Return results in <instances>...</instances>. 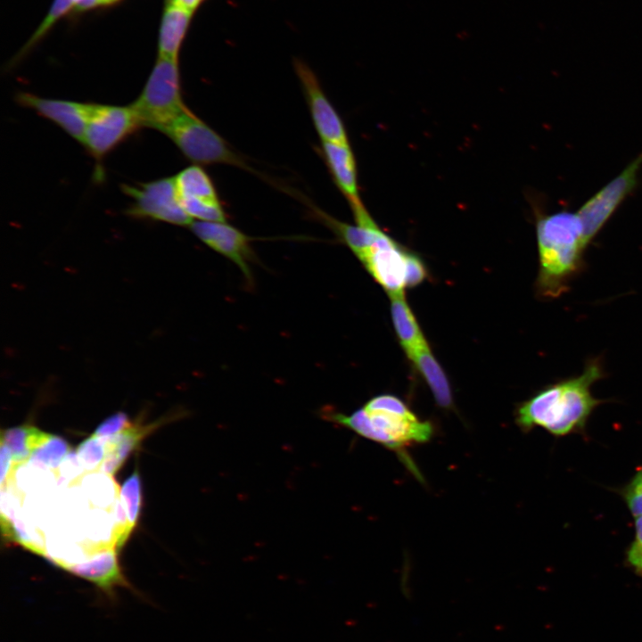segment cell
<instances>
[{
  "label": "cell",
  "mask_w": 642,
  "mask_h": 642,
  "mask_svg": "<svg viewBox=\"0 0 642 642\" xmlns=\"http://www.w3.org/2000/svg\"><path fill=\"white\" fill-rule=\"evenodd\" d=\"M190 228L207 246L233 261L252 284L251 263L255 256L248 235L226 222L195 220Z\"/></svg>",
  "instance_id": "cell-9"
},
{
  "label": "cell",
  "mask_w": 642,
  "mask_h": 642,
  "mask_svg": "<svg viewBox=\"0 0 642 642\" xmlns=\"http://www.w3.org/2000/svg\"><path fill=\"white\" fill-rule=\"evenodd\" d=\"M103 4V0H80L75 4V7L78 11H83Z\"/></svg>",
  "instance_id": "cell-33"
},
{
  "label": "cell",
  "mask_w": 642,
  "mask_h": 642,
  "mask_svg": "<svg viewBox=\"0 0 642 642\" xmlns=\"http://www.w3.org/2000/svg\"><path fill=\"white\" fill-rule=\"evenodd\" d=\"M142 127L160 130L187 106L182 97L177 61L158 58L141 94L130 104Z\"/></svg>",
  "instance_id": "cell-5"
},
{
  "label": "cell",
  "mask_w": 642,
  "mask_h": 642,
  "mask_svg": "<svg viewBox=\"0 0 642 642\" xmlns=\"http://www.w3.org/2000/svg\"><path fill=\"white\" fill-rule=\"evenodd\" d=\"M70 450V448L64 440L53 435L32 453L30 460L37 465L55 469Z\"/></svg>",
  "instance_id": "cell-22"
},
{
  "label": "cell",
  "mask_w": 642,
  "mask_h": 642,
  "mask_svg": "<svg viewBox=\"0 0 642 642\" xmlns=\"http://www.w3.org/2000/svg\"><path fill=\"white\" fill-rule=\"evenodd\" d=\"M407 251L383 231L358 259L389 295L404 292Z\"/></svg>",
  "instance_id": "cell-10"
},
{
  "label": "cell",
  "mask_w": 642,
  "mask_h": 642,
  "mask_svg": "<svg viewBox=\"0 0 642 642\" xmlns=\"http://www.w3.org/2000/svg\"><path fill=\"white\" fill-rule=\"evenodd\" d=\"M160 132L196 165L226 164L250 169L227 142L187 107Z\"/></svg>",
  "instance_id": "cell-4"
},
{
  "label": "cell",
  "mask_w": 642,
  "mask_h": 642,
  "mask_svg": "<svg viewBox=\"0 0 642 642\" xmlns=\"http://www.w3.org/2000/svg\"><path fill=\"white\" fill-rule=\"evenodd\" d=\"M52 436L36 427L23 425L2 431L1 442L10 449L13 465H20Z\"/></svg>",
  "instance_id": "cell-20"
},
{
  "label": "cell",
  "mask_w": 642,
  "mask_h": 642,
  "mask_svg": "<svg viewBox=\"0 0 642 642\" xmlns=\"http://www.w3.org/2000/svg\"><path fill=\"white\" fill-rule=\"evenodd\" d=\"M126 514L131 530L136 524L142 502L141 481L137 470L124 482L119 501Z\"/></svg>",
  "instance_id": "cell-21"
},
{
  "label": "cell",
  "mask_w": 642,
  "mask_h": 642,
  "mask_svg": "<svg viewBox=\"0 0 642 642\" xmlns=\"http://www.w3.org/2000/svg\"><path fill=\"white\" fill-rule=\"evenodd\" d=\"M117 549H100L82 563L70 566L67 572L82 578L108 596H113L119 588L128 587L119 567Z\"/></svg>",
  "instance_id": "cell-13"
},
{
  "label": "cell",
  "mask_w": 642,
  "mask_h": 642,
  "mask_svg": "<svg viewBox=\"0 0 642 642\" xmlns=\"http://www.w3.org/2000/svg\"><path fill=\"white\" fill-rule=\"evenodd\" d=\"M121 189L132 199L131 204L126 210L127 215L130 217L182 226H190L193 222L182 207L175 177H163L136 185H122Z\"/></svg>",
  "instance_id": "cell-6"
},
{
  "label": "cell",
  "mask_w": 642,
  "mask_h": 642,
  "mask_svg": "<svg viewBox=\"0 0 642 642\" xmlns=\"http://www.w3.org/2000/svg\"><path fill=\"white\" fill-rule=\"evenodd\" d=\"M202 0H167L168 5H177L187 11L193 12Z\"/></svg>",
  "instance_id": "cell-32"
},
{
  "label": "cell",
  "mask_w": 642,
  "mask_h": 642,
  "mask_svg": "<svg viewBox=\"0 0 642 642\" xmlns=\"http://www.w3.org/2000/svg\"><path fill=\"white\" fill-rule=\"evenodd\" d=\"M79 1H80V0H73L74 5H75L78 2H79Z\"/></svg>",
  "instance_id": "cell-35"
},
{
  "label": "cell",
  "mask_w": 642,
  "mask_h": 642,
  "mask_svg": "<svg viewBox=\"0 0 642 642\" xmlns=\"http://www.w3.org/2000/svg\"><path fill=\"white\" fill-rule=\"evenodd\" d=\"M322 152L335 185L351 210L363 206L358 193L356 160L350 143L322 142Z\"/></svg>",
  "instance_id": "cell-14"
},
{
  "label": "cell",
  "mask_w": 642,
  "mask_h": 642,
  "mask_svg": "<svg viewBox=\"0 0 642 642\" xmlns=\"http://www.w3.org/2000/svg\"><path fill=\"white\" fill-rule=\"evenodd\" d=\"M192 12L177 5L167 6L160 31L159 56L177 61L182 40Z\"/></svg>",
  "instance_id": "cell-18"
},
{
  "label": "cell",
  "mask_w": 642,
  "mask_h": 642,
  "mask_svg": "<svg viewBox=\"0 0 642 642\" xmlns=\"http://www.w3.org/2000/svg\"><path fill=\"white\" fill-rule=\"evenodd\" d=\"M294 67L321 141L349 143L344 124L326 97L315 73L300 60L295 61Z\"/></svg>",
  "instance_id": "cell-11"
},
{
  "label": "cell",
  "mask_w": 642,
  "mask_h": 642,
  "mask_svg": "<svg viewBox=\"0 0 642 642\" xmlns=\"http://www.w3.org/2000/svg\"><path fill=\"white\" fill-rule=\"evenodd\" d=\"M390 298L393 325L406 353L428 345L404 292L390 295Z\"/></svg>",
  "instance_id": "cell-19"
},
{
  "label": "cell",
  "mask_w": 642,
  "mask_h": 642,
  "mask_svg": "<svg viewBox=\"0 0 642 642\" xmlns=\"http://www.w3.org/2000/svg\"><path fill=\"white\" fill-rule=\"evenodd\" d=\"M77 455L86 471L100 469L106 455L105 439L92 434L79 444Z\"/></svg>",
  "instance_id": "cell-23"
},
{
  "label": "cell",
  "mask_w": 642,
  "mask_h": 642,
  "mask_svg": "<svg viewBox=\"0 0 642 642\" xmlns=\"http://www.w3.org/2000/svg\"><path fill=\"white\" fill-rule=\"evenodd\" d=\"M74 5L73 0H55L49 14L33 35L23 52L35 44L62 15L66 13Z\"/></svg>",
  "instance_id": "cell-28"
},
{
  "label": "cell",
  "mask_w": 642,
  "mask_h": 642,
  "mask_svg": "<svg viewBox=\"0 0 642 642\" xmlns=\"http://www.w3.org/2000/svg\"><path fill=\"white\" fill-rule=\"evenodd\" d=\"M364 407L404 416L415 415L399 399L391 395L376 396L368 400Z\"/></svg>",
  "instance_id": "cell-27"
},
{
  "label": "cell",
  "mask_w": 642,
  "mask_h": 642,
  "mask_svg": "<svg viewBox=\"0 0 642 642\" xmlns=\"http://www.w3.org/2000/svg\"><path fill=\"white\" fill-rule=\"evenodd\" d=\"M131 424L132 423L128 416L125 413L119 412L105 419L96 428L94 435L107 439L119 433Z\"/></svg>",
  "instance_id": "cell-29"
},
{
  "label": "cell",
  "mask_w": 642,
  "mask_h": 642,
  "mask_svg": "<svg viewBox=\"0 0 642 642\" xmlns=\"http://www.w3.org/2000/svg\"><path fill=\"white\" fill-rule=\"evenodd\" d=\"M15 101L51 120L82 144L92 103L45 98L26 92L18 93Z\"/></svg>",
  "instance_id": "cell-12"
},
{
  "label": "cell",
  "mask_w": 642,
  "mask_h": 642,
  "mask_svg": "<svg viewBox=\"0 0 642 642\" xmlns=\"http://www.w3.org/2000/svg\"><path fill=\"white\" fill-rule=\"evenodd\" d=\"M175 177L181 203L220 202L210 176L200 166H189Z\"/></svg>",
  "instance_id": "cell-16"
},
{
  "label": "cell",
  "mask_w": 642,
  "mask_h": 642,
  "mask_svg": "<svg viewBox=\"0 0 642 642\" xmlns=\"http://www.w3.org/2000/svg\"><path fill=\"white\" fill-rule=\"evenodd\" d=\"M1 526L2 533L6 539L17 542L28 550L45 557L46 553L45 550L29 539L20 523L14 521V519L8 518L2 513Z\"/></svg>",
  "instance_id": "cell-25"
},
{
  "label": "cell",
  "mask_w": 642,
  "mask_h": 642,
  "mask_svg": "<svg viewBox=\"0 0 642 642\" xmlns=\"http://www.w3.org/2000/svg\"><path fill=\"white\" fill-rule=\"evenodd\" d=\"M603 375L601 365L594 359L580 375L543 388L519 407L518 425L526 432L541 427L555 437L584 434L590 415L602 402L591 394L590 387Z\"/></svg>",
  "instance_id": "cell-1"
},
{
  "label": "cell",
  "mask_w": 642,
  "mask_h": 642,
  "mask_svg": "<svg viewBox=\"0 0 642 642\" xmlns=\"http://www.w3.org/2000/svg\"><path fill=\"white\" fill-rule=\"evenodd\" d=\"M425 268L420 259L414 254L407 252L406 259V285H417L425 278Z\"/></svg>",
  "instance_id": "cell-30"
},
{
  "label": "cell",
  "mask_w": 642,
  "mask_h": 642,
  "mask_svg": "<svg viewBox=\"0 0 642 642\" xmlns=\"http://www.w3.org/2000/svg\"><path fill=\"white\" fill-rule=\"evenodd\" d=\"M162 421L143 425L141 422L132 423L119 433L105 439L106 455L101 471L112 475L123 465L128 455L137 447L144 436L159 426Z\"/></svg>",
  "instance_id": "cell-15"
},
{
  "label": "cell",
  "mask_w": 642,
  "mask_h": 642,
  "mask_svg": "<svg viewBox=\"0 0 642 642\" xmlns=\"http://www.w3.org/2000/svg\"><path fill=\"white\" fill-rule=\"evenodd\" d=\"M634 539L625 552V564L642 579V515L635 517Z\"/></svg>",
  "instance_id": "cell-26"
},
{
  "label": "cell",
  "mask_w": 642,
  "mask_h": 642,
  "mask_svg": "<svg viewBox=\"0 0 642 642\" xmlns=\"http://www.w3.org/2000/svg\"><path fill=\"white\" fill-rule=\"evenodd\" d=\"M619 493L634 518L642 515V466Z\"/></svg>",
  "instance_id": "cell-24"
},
{
  "label": "cell",
  "mask_w": 642,
  "mask_h": 642,
  "mask_svg": "<svg viewBox=\"0 0 642 642\" xmlns=\"http://www.w3.org/2000/svg\"><path fill=\"white\" fill-rule=\"evenodd\" d=\"M642 166V152L618 176L608 182L576 212L588 245L633 190Z\"/></svg>",
  "instance_id": "cell-8"
},
{
  "label": "cell",
  "mask_w": 642,
  "mask_h": 642,
  "mask_svg": "<svg viewBox=\"0 0 642 642\" xmlns=\"http://www.w3.org/2000/svg\"><path fill=\"white\" fill-rule=\"evenodd\" d=\"M539 271V292L556 298L567 291L571 279L582 266L585 243L577 213L565 210L540 216L537 221Z\"/></svg>",
  "instance_id": "cell-2"
},
{
  "label": "cell",
  "mask_w": 642,
  "mask_h": 642,
  "mask_svg": "<svg viewBox=\"0 0 642 642\" xmlns=\"http://www.w3.org/2000/svg\"><path fill=\"white\" fill-rule=\"evenodd\" d=\"M1 450V485L4 486L11 477L12 468L14 466L10 449L3 443L0 442Z\"/></svg>",
  "instance_id": "cell-31"
},
{
  "label": "cell",
  "mask_w": 642,
  "mask_h": 642,
  "mask_svg": "<svg viewBox=\"0 0 642 642\" xmlns=\"http://www.w3.org/2000/svg\"><path fill=\"white\" fill-rule=\"evenodd\" d=\"M428 383L437 403L445 408L452 405L448 379L428 345L407 353Z\"/></svg>",
  "instance_id": "cell-17"
},
{
  "label": "cell",
  "mask_w": 642,
  "mask_h": 642,
  "mask_svg": "<svg viewBox=\"0 0 642 642\" xmlns=\"http://www.w3.org/2000/svg\"><path fill=\"white\" fill-rule=\"evenodd\" d=\"M140 128L142 124L131 105L92 103L82 144L100 161Z\"/></svg>",
  "instance_id": "cell-7"
},
{
  "label": "cell",
  "mask_w": 642,
  "mask_h": 642,
  "mask_svg": "<svg viewBox=\"0 0 642 642\" xmlns=\"http://www.w3.org/2000/svg\"><path fill=\"white\" fill-rule=\"evenodd\" d=\"M326 416L330 421L396 451L413 443L427 442L433 434L431 423L420 421L415 415L404 416L364 406L350 415L329 412Z\"/></svg>",
  "instance_id": "cell-3"
},
{
  "label": "cell",
  "mask_w": 642,
  "mask_h": 642,
  "mask_svg": "<svg viewBox=\"0 0 642 642\" xmlns=\"http://www.w3.org/2000/svg\"><path fill=\"white\" fill-rule=\"evenodd\" d=\"M112 1H115V0H103V4H108V3L112 2Z\"/></svg>",
  "instance_id": "cell-34"
}]
</instances>
